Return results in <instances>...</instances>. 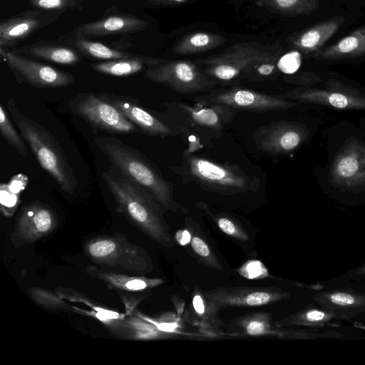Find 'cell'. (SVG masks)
Wrapping results in <instances>:
<instances>
[{"mask_svg":"<svg viewBox=\"0 0 365 365\" xmlns=\"http://www.w3.org/2000/svg\"><path fill=\"white\" fill-rule=\"evenodd\" d=\"M103 178L118 212L162 246H174L163 215L165 210L148 190L113 166L103 173Z\"/></svg>","mask_w":365,"mask_h":365,"instance_id":"6da1fadb","label":"cell"},{"mask_svg":"<svg viewBox=\"0 0 365 365\" xmlns=\"http://www.w3.org/2000/svg\"><path fill=\"white\" fill-rule=\"evenodd\" d=\"M95 143L112 166L148 190L165 211L180 209L181 205L175 199L174 185L142 153L112 136H96Z\"/></svg>","mask_w":365,"mask_h":365,"instance_id":"7a4b0ae2","label":"cell"},{"mask_svg":"<svg viewBox=\"0 0 365 365\" xmlns=\"http://www.w3.org/2000/svg\"><path fill=\"white\" fill-rule=\"evenodd\" d=\"M7 108L43 169L63 191L73 195L77 187V180L58 141L43 125L21 113L13 98L9 99Z\"/></svg>","mask_w":365,"mask_h":365,"instance_id":"3957f363","label":"cell"},{"mask_svg":"<svg viewBox=\"0 0 365 365\" xmlns=\"http://www.w3.org/2000/svg\"><path fill=\"white\" fill-rule=\"evenodd\" d=\"M185 184L195 182L204 190L223 195L255 192L259 181L236 165L222 163L197 155L185 154L181 165L170 167Z\"/></svg>","mask_w":365,"mask_h":365,"instance_id":"277c9868","label":"cell"},{"mask_svg":"<svg viewBox=\"0 0 365 365\" xmlns=\"http://www.w3.org/2000/svg\"><path fill=\"white\" fill-rule=\"evenodd\" d=\"M165 106L164 122L177 134L205 142L221 137L226 125L237 114L236 110L218 104L196 102L190 105L177 101Z\"/></svg>","mask_w":365,"mask_h":365,"instance_id":"5b68a950","label":"cell"},{"mask_svg":"<svg viewBox=\"0 0 365 365\" xmlns=\"http://www.w3.org/2000/svg\"><path fill=\"white\" fill-rule=\"evenodd\" d=\"M87 256L96 263L128 272L145 273L153 269L148 252L123 235L97 237L84 245Z\"/></svg>","mask_w":365,"mask_h":365,"instance_id":"8992f818","label":"cell"},{"mask_svg":"<svg viewBox=\"0 0 365 365\" xmlns=\"http://www.w3.org/2000/svg\"><path fill=\"white\" fill-rule=\"evenodd\" d=\"M68 107L96 129L116 133L138 130L118 109L93 93H78L68 101Z\"/></svg>","mask_w":365,"mask_h":365,"instance_id":"52a82bcc","label":"cell"},{"mask_svg":"<svg viewBox=\"0 0 365 365\" xmlns=\"http://www.w3.org/2000/svg\"><path fill=\"white\" fill-rule=\"evenodd\" d=\"M145 75L150 81L166 85L181 94L210 92L216 85L206 73L185 61L161 62L148 67Z\"/></svg>","mask_w":365,"mask_h":365,"instance_id":"ba28073f","label":"cell"},{"mask_svg":"<svg viewBox=\"0 0 365 365\" xmlns=\"http://www.w3.org/2000/svg\"><path fill=\"white\" fill-rule=\"evenodd\" d=\"M195 102L218 104L236 110L269 112L288 109L297 106L295 102L281 98L279 95L255 91L245 88H230L211 91L208 94L194 98Z\"/></svg>","mask_w":365,"mask_h":365,"instance_id":"9c48e42d","label":"cell"},{"mask_svg":"<svg viewBox=\"0 0 365 365\" xmlns=\"http://www.w3.org/2000/svg\"><path fill=\"white\" fill-rule=\"evenodd\" d=\"M0 54L19 83L26 82L36 88H58L74 81L73 75L65 71L0 47Z\"/></svg>","mask_w":365,"mask_h":365,"instance_id":"30bf717a","label":"cell"},{"mask_svg":"<svg viewBox=\"0 0 365 365\" xmlns=\"http://www.w3.org/2000/svg\"><path fill=\"white\" fill-rule=\"evenodd\" d=\"M307 130L297 122L279 120L264 125L252 134L258 150L279 155L293 152L306 140Z\"/></svg>","mask_w":365,"mask_h":365,"instance_id":"8fae6325","label":"cell"},{"mask_svg":"<svg viewBox=\"0 0 365 365\" xmlns=\"http://www.w3.org/2000/svg\"><path fill=\"white\" fill-rule=\"evenodd\" d=\"M326 89L298 88L279 96L302 103L328 106L341 110H365V96L337 81L327 82Z\"/></svg>","mask_w":365,"mask_h":365,"instance_id":"7c38bea8","label":"cell"},{"mask_svg":"<svg viewBox=\"0 0 365 365\" xmlns=\"http://www.w3.org/2000/svg\"><path fill=\"white\" fill-rule=\"evenodd\" d=\"M215 313L227 307H255L276 302L283 298L281 289L267 287H220L204 293Z\"/></svg>","mask_w":365,"mask_h":365,"instance_id":"4fadbf2b","label":"cell"},{"mask_svg":"<svg viewBox=\"0 0 365 365\" xmlns=\"http://www.w3.org/2000/svg\"><path fill=\"white\" fill-rule=\"evenodd\" d=\"M329 179L341 188H359L365 185V145L351 140L335 157Z\"/></svg>","mask_w":365,"mask_h":365,"instance_id":"5bb4252c","label":"cell"},{"mask_svg":"<svg viewBox=\"0 0 365 365\" xmlns=\"http://www.w3.org/2000/svg\"><path fill=\"white\" fill-rule=\"evenodd\" d=\"M58 225L56 212L41 202H31L21 209L16 220L14 239L31 243L50 235Z\"/></svg>","mask_w":365,"mask_h":365,"instance_id":"9a60e30c","label":"cell"},{"mask_svg":"<svg viewBox=\"0 0 365 365\" xmlns=\"http://www.w3.org/2000/svg\"><path fill=\"white\" fill-rule=\"evenodd\" d=\"M30 9L0 21V47H16L39 29L51 23L62 11Z\"/></svg>","mask_w":365,"mask_h":365,"instance_id":"2e32d148","label":"cell"},{"mask_svg":"<svg viewBox=\"0 0 365 365\" xmlns=\"http://www.w3.org/2000/svg\"><path fill=\"white\" fill-rule=\"evenodd\" d=\"M97 95L114 106L127 119L148 135L159 137L178 135L166 123L128 100L127 97L108 93H99Z\"/></svg>","mask_w":365,"mask_h":365,"instance_id":"e0dca14e","label":"cell"},{"mask_svg":"<svg viewBox=\"0 0 365 365\" xmlns=\"http://www.w3.org/2000/svg\"><path fill=\"white\" fill-rule=\"evenodd\" d=\"M147 26V22L138 16L120 13L83 24L76 29L86 37H96L138 33Z\"/></svg>","mask_w":365,"mask_h":365,"instance_id":"ac0fdd59","label":"cell"},{"mask_svg":"<svg viewBox=\"0 0 365 365\" xmlns=\"http://www.w3.org/2000/svg\"><path fill=\"white\" fill-rule=\"evenodd\" d=\"M13 51L30 58L43 59L61 65L74 66L81 61V56L76 49L56 42L41 41Z\"/></svg>","mask_w":365,"mask_h":365,"instance_id":"d6986e66","label":"cell"},{"mask_svg":"<svg viewBox=\"0 0 365 365\" xmlns=\"http://www.w3.org/2000/svg\"><path fill=\"white\" fill-rule=\"evenodd\" d=\"M86 272L109 287L126 292H139L157 287L163 283L159 278H148L143 276H130L107 271L94 265H88Z\"/></svg>","mask_w":365,"mask_h":365,"instance_id":"ffe728a7","label":"cell"},{"mask_svg":"<svg viewBox=\"0 0 365 365\" xmlns=\"http://www.w3.org/2000/svg\"><path fill=\"white\" fill-rule=\"evenodd\" d=\"M365 54V26L361 27L335 43L315 51L317 60H336L355 58Z\"/></svg>","mask_w":365,"mask_h":365,"instance_id":"44dd1931","label":"cell"},{"mask_svg":"<svg viewBox=\"0 0 365 365\" xmlns=\"http://www.w3.org/2000/svg\"><path fill=\"white\" fill-rule=\"evenodd\" d=\"M343 16H335L302 32L294 41V45L305 53L318 51L344 23Z\"/></svg>","mask_w":365,"mask_h":365,"instance_id":"7402d4cb","label":"cell"},{"mask_svg":"<svg viewBox=\"0 0 365 365\" xmlns=\"http://www.w3.org/2000/svg\"><path fill=\"white\" fill-rule=\"evenodd\" d=\"M113 334L132 339H154L159 336V330L151 322L133 313L131 316L118 319L107 326Z\"/></svg>","mask_w":365,"mask_h":365,"instance_id":"603a6c76","label":"cell"},{"mask_svg":"<svg viewBox=\"0 0 365 365\" xmlns=\"http://www.w3.org/2000/svg\"><path fill=\"white\" fill-rule=\"evenodd\" d=\"M161 61L142 56L135 58L106 61L92 63L91 67L96 71L113 76H128L143 70L146 66L148 67L155 66Z\"/></svg>","mask_w":365,"mask_h":365,"instance_id":"cb8c5ba5","label":"cell"},{"mask_svg":"<svg viewBox=\"0 0 365 365\" xmlns=\"http://www.w3.org/2000/svg\"><path fill=\"white\" fill-rule=\"evenodd\" d=\"M73 32L76 48L86 56L110 61L131 58L139 56L110 48L100 42L91 41L76 29Z\"/></svg>","mask_w":365,"mask_h":365,"instance_id":"d4e9b609","label":"cell"},{"mask_svg":"<svg viewBox=\"0 0 365 365\" xmlns=\"http://www.w3.org/2000/svg\"><path fill=\"white\" fill-rule=\"evenodd\" d=\"M56 292L65 300L81 302L91 307V311L86 310L85 314L97 319L105 326L108 325L115 319L123 318L125 316V314L99 306L84 294L71 288H58L56 289Z\"/></svg>","mask_w":365,"mask_h":365,"instance_id":"484cf974","label":"cell"},{"mask_svg":"<svg viewBox=\"0 0 365 365\" xmlns=\"http://www.w3.org/2000/svg\"><path fill=\"white\" fill-rule=\"evenodd\" d=\"M237 331L245 335L261 336L274 334L271 316L267 313H253L237 322Z\"/></svg>","mask_w":365,"mask_h":365,"instance_id":"4316f807","label":"cell"},{"mask_svg":"<svg viewBox=\"0 0 365 365\" xmlns=\"http://www.w3.org/2000/svg\"><path fill=\"white\" fill-rule=\"evenodd\" d=\"M0 131L4 140L23 157H28L27 148L0 103Z\"/></svg>","mask_w":365,"mask_h":365,"instance_id":"83f0119b","label":"cell"},{"mask_svg":"<svg viewBox=\"0 0 365 365\" xmlns=\"http://www.w3.org/2000/svg\"><path fill=\"white\" fill-rule=\"evenodd\" d=\"M30 297L39 306L51 309H71L73 307L68 304L56 292L48 289L32 287L28 289Z\"/></svg>","mask_w":365,"mask_h":365,"instance_id":"f1b7e54d","label":"cell"},{"mask_svg":"<svg viewBox=\"0 0 365 365\" xmlns=\"http://www.w3.org/2000/svg\"><path fill=\"white\" fill-rule=\"evenodd\" d=\"M189 227L192 229V232H190L192 237L190 244L194 252L207 265L221 269L222 266L207 241L196 232L195 229L192 226L191 227L190 224Z\"/></svg>","mask_w":365,"mask_h":365,"instance_id":"f546056e","label":"cell"},{"mask_svg":"<svg viewBox=\"0 0 365 365\" xmlns=\"http://www.w3.org/2000/svg\"><path fill=\"white\" fill-rule=\"evenodd\" d=\"M207 213H209L215 220L218 227L226 235L241 241H247L249 239L247 233L235 220L226 215H213L207 207H204Z\"/></svg>","mask_w":365,"mask_h":365,"instance_id":"4dcf8cb0","label":"cell"},{"mask_svg":"<svg viewBox=\"0 0 365 365\" xmlns=\"http://www.w3.org/2000/svg\"><path fill=\"white\" fill-rule=\"evenodd\" d=\"M19 202V195L11 192L7 183H1L0 185V202L1 211L6 217L11 216Z\"/></svg>","mask_w":365,"mask_h":365,"instance_id":"1f68e13d","label":"cell"},{"mask_svg":"<svg viewBox=\"0 0 365 365\" xmlns=\"http://www.w3.org/2000/svg\"><path fill=\"white\" fill-rule=\"evenodd\" d=\"M301 65V54L293 51L284 54L279 60L277 66L280 71L291 74L296 72Z\"/></svg>","mask_w":365,"mask_h":365,"instance_id":"d6a6232c","label":"cell"},{"mask_svg":"<svg viewBox=\"0 0 365 365\" xmlns=\"http://www.w3.org/2000/svg\"><path fill=\"white\" fill-rule=\"evenodd\" d=\"M29 4L47 11H63L73 6L72 0H29Z\"/></svg>","mask_w":365,"mask_h":365,"instance_id":"836d02e7","label":"cell"},{"mask_svg":"<svg viewBox=\"0 0 365 365\" xmlns=\"http://www.w3.org/2000/svg\"><path fill=\"white\" fill-rule=\"evenodd\" d=\"M240 272L242 275L250 279L261 278L267 274L266 268L259 261L247 262L240 268Z\"/></svg>","mask_w":365,"mask_h":365,"instance_id":"e575fe53","label":"cell"},{"mask_svg":"<svg viewBox=\"0 0 365 365\" xmlns=\"http://www.w3.org/2000/svg\"><path fill=\"white\" fill-rule=\"evenodd\" d=\"M28 182V177L24 174L19 173L14 175L7 185L11 192L20 195L26 187Z\"/></svg>","mask_w":365,"mask_h":365,"instance_id":"d590c367","label":"cell"},{"mask_svg":"<svg viewBox=\"0 0 365 365\" xmlns=\"http://www.w3.org/2000/svg\"><path fill=\"white\" fill-rule=\"evenodd\" d=\"M192 306L195 312L197 315L203 318H207V319L212 317H214L210 313L206 312V309L210 307L207 304L205 297H202L200 294H196L192 299Z\"/></svg>","mask_w":365,"mask_h":365,"instance_id":"8d00e7d4","label":"cell"},{"mask_svg":"<svg viewBox=\"0 0 365 365\" xmlns=\"http://www.w3.org/2000/svg\"><path fill=\"white\" fill-rule=\"evenodd\" d=\"M331 301L339 305H348L354 302V298L349 294L344 293H336L331 296Z\"/></svg>","mask_w":365,"mask_h":365,"instance_id":"74e56055","label":"cell"},{"mask_svg":"<svg viewBox=\"0 0 365 365\" xmlns=\"http://www.w3.org/2000/svg\"><path fill=\"white\" fill-rule=\"evenodd\" d=\"M210 40V36L207 34L198 33L190 37V43L195 47H202L207 45Z\"/></svg>","mask_w":365,"mask_h":365,"instance_id":"f35d334b","label":"cell"},{"mask_svg":"<svg viewBox=\"0 0 365 365\" xmlns=\"http://www.w3.org/2000/svg\"><path fill=\"white\" fill-rule=\"evenodd\" d=\"M275 69V65L272 63L264 62L260 63L257 68V73L259 77H266L270 76Z\"/></svg>","mask_w":365,"mask_h":365,"instance_id":"ab89813d","label":"cell"},{"mask_svg":"<svg viewBox=\"0 0 365 365\" xmlns=\"http://www.w3.org/2000/svg\"><path fill=\"white\" fill-rule=\"evenodd\" d=\"M191 233L188 230H178L175 235V240L180 245L184 246L190 243L191 240Z\"/></svg>","mask_w":365,"mask_h":365,"instance_id":"60d3db41","label":"cell"},{"mask_svg":"<svg viewBox=\"0 0 365 365\" xmlns=\"http://www.w3.org/2000/svg\"><path fill=\"white\" fill-rule=\"evenodd\" d=\"M324 314L322 312L312 310L307 313L306 317L309 321H319L324 318Z\"/></svg>","mask_w":365,"mask_h":365,"instance_id":"b9f144b4","label":"cell"},{"mask_svg":"<svg viewBox=\"0 0 365 365\" xmlns=\"http://www.w3.org/2000/svg\"><path fill=\"white\" fill-rule=\"evenodd\" d=\"M170 1V0H148V1L149 3H151V4H160V3H163V2H165V1ZM171 1H175V2H181V1H183L184 0H171Z\"/></svg>","mask_w":365,"mask_h":365,"instance_id":"7bdbcfd3","label":"cell"}]
</instances>
